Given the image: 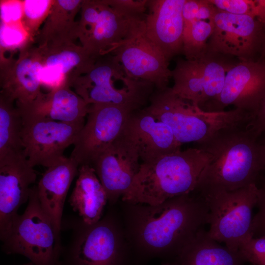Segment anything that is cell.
<instances>
[{
  "instance_id": "6da1fadb",
  "label": "cell",
  "mask_w": 265,
  "mask_h": 265,
  "mask_svg": "<svg viewBox=\"0 0 265 265\" xmlns=\"http://www.w3.org/2000/svg\"><path fill=\"white\" fill-rule=\"evenodd\" d=\"M248 124L222 129L197 144L210 159L193 192L205 197L257 184L265 171V143Z\"/></svg>"
},
{
  "instance_id": "7a4b0ae2",
  "label": "cell",
  "mask_w": 265,
  "mask_h": 265,
  "mask_svg": "<svg viewBox=\"0 0 265 265\" xmlns=\"http://www.w3.org/2000/svg\"><path fill=\"white\" fill-rule=\"evenodd\" d=\"M139 211L136 232L142 256H159L168 265L209 223L205 198L192 192L158 205H144Z\"/></svg>"
},
{
  "instance_id": "3957f363",
  "label": "cell",
  "mask_w": 265,
  "mask_h": 265,
  "mask_svg": "<svg viewBox=\"0 0 265 265\" xmlns=\"http://www.w3.org/2000/svg\"><path fill=\"white\" fill-rule=\"evenodd\" d=\"M210 159L209 154L196 147L143 162L122 199L133 205L155 206L190 193Z\"/></svg>"
},
{
  "instance_id": "277c9868",
  "label": "cell",
  "mask_w": 265,
  "mask_h": 265,
  "mask_svg": "<svg viewBox=\"0 0 265 265\" xmlns=\"http://www.w3.org/2000/svg\"><path fill=\"white\" fill-rule=\"evenodd\" d=\"M146 108L169 127L182 144L201 143L222 129L248 124L252 117L251 113L238 108L221 112L205 111L176 94L169 87L155 89Z\"/></svg>"
},
{
  "instance_id": "5b68a950",
  "label": "cell",
  "mask_w": 265,
  "mask_h": 265,
  "mask_svg": "<svg viewBox=\"0 0 265 265\" xmlns=\"http://www.w3.org/2000/svg\"><path fill=\"white\" fill-rule=\"evenodd\" d=\"M27 205L0 238L1 250L7 255L25 256L34 265H59L55 238L51 220L42 209L37 186H32Z\"/></svg>"
},
{
  "instance_id": "8992f818",
  "label": "cell",
  "mask_w": 265,
  "mask_h": 265,
  "mask_svg": "<svg viewBox=\"0 0 265 265\" xmlns=\"http://www.w3.org/2000/svg\"><path fill=\"white\" fill-rule=\"evenodd\" d=\"M257 184L204 198L209 208L208 235L228 248L238 251L253 238L252 211L258 199Z\"/></svg>"
},
{
  "instance_id": "52a82bcc",
  "label": "cell",
  "mask_w": 265,
  "mask_h": 265,
  "mask_svg": "<svg viewBox=\"0 0 265 265\" xmlns=\"http://www.w3.org/2000/svg\"><path fill=\"white\" fill-rule=\"evenodd\" d=\"M70 236L63 245L59 265H123L116 232L111 218L106 216L93 225L80 217L62 220Z\"/></svg>"
},
{
  "instance_id": "ba28073f",
  "label": "cell",
  "mask_w": 265,
  "mask_h": 265,
  "mask_svg": "<svg viewBox=\"0 0 265 265\" xmlns=\"http://www.w3.org/2000/svg\"><path fill=\"white\" fill-rule=\"evenodd\" d=\"M238 61L208 52L196 59L178 58L171 70L172 90L204 110L219 96L228 71Z\"/></svg>"
},
{
  "instance_id": "9c48e42d",
  "label": "cell",
  "mask_w": 265,
  "mask_h": 265,
  "mask_svg": "<svg viewBox=\"0 0 265 265\" xmlns=\"http://www.w3.org/2000/svg\"><path fill=\"white\" fill-rule=\"evenodd\" d=\"M213 22L208 52L234 57L239 61H256L262 57L265 43L263 24L249 16L217 8Z\"/></svg>"
},
{
  "instance_id": "30bf717a",
  "label": "cell",
  "mask_w": 265,
  "mask_h": 265,
  "mask_svg": "<svg viewBox=\"0 0 265 265\" xmlns=\"http://www.w3.org/2000/svg\"><path fill=\"white\" fill-rule=\"evenodd\" d=\"M134 109L111 104L91 105L70 158L79 166L91 165L120 136Z\"/></svg>"
},
{
  "instance_id": "8fae6325",
  "label": "cell",
  "mask_w": 265,
  "mask_h": 265,
  "mask_svg": "<svg viewBox=\"0 0 265 265\" xmlns=\"http://www.w3.org/2000/svg\"><path fill=\"white\" fill-rule=\"evenodd\" d=\"M22 141L29 164L48 168L65 156L73 145L85 122L66 123L47 119L23 117Z\"/></svg>"
},
{
  "instance_id": "7c38bea8",
  "label": "cell",
  "mask_w": 265,
  "mask_h": 265,
  "mask_svg": "<svg viewBox=\"0 0 265 265\" xmlns=\"http://www.w3.org/2000/svg\"><path fill=\"white\" fill-rule=\"evenodd\" d=\"M265 96V58L238 61L228 71L222 92L204 110L221 112L229 106L253 114Z\"/></svg>"
},
{
  "instance_id": "4fadbf2b",
  "label": "cell",
  "mask_w": 265,
  "mask_h": 265,
  "mask_svg": "<svg viewBox=\"0 0 265 265\" xmlns=\"http://www.w3.org/2000/svg\"><path fill=\"white\" fill-rule=\"evenodd\" d=\"M122 68L113 56L108 63L93 67L89 71L85 85L79 89L88 105L111 104L134 109L144 107L155 90L149 82L129 88L116 87L112 79Z\"/></svg>"
},
{
  "instance_id": "5bb4252c",
  "label": "cell",
  "mask_w": 265,
  "mask_h": 265,
  "mask_svg": "<svg viewBox=\"0 0 265 265\" xmlns=\"http://www.w3.org/2000/svg\"><path fill=\"white\" fill-rule=\"evenodd\" d=\"M186 0H147L144 35L169 61L182 53Z\"/></svg>"
},
{
  "instance_id": "9a60e30c",
  "label": "cell",
  "mask_w": 265,
  "mask_h": 265,
  "mask_svg": "<svg viewBox=\"0 0 265 265\" xmlns=\"http://www.w3.org/2000/svg\"><path fill=\"white\" fill-rule=\"evenodd\" d=\"M121 134L133 146L142 162L181 150L182 144L169 127L155 118L146 106L131 113Z\"/></svg>"
},
{
  "instance_id": "2e32d148",
  "label": "cell",
  "mask_w": 265,
  "mask_h": 265,
  "mask_svg": "<svg viewBox=\"0 0 265 265\" xmlns=\"http://www.w3.org/2000/svg\"><path fill=\"white\" fill-rule=\"evenodd\" d=\"M140 159L133 146L120 134L91 163L110 204L129 188L139 170Z\"/></svg>"
},
{
  "instance_id": "e0dca14e",
  "label": "cell",
  "mask_w": 265,
  "mask_h": 265,
  "mask_svg": "<svg viewBox=\"0 0 265 265\" xmlns=\"http://www.w3.org/2000/svg\"><path fill=\"white\" fill-rule=\"evenodd\" d=\"M114 58L131 78L149 82L155 89L168 87L169 62L145 38L144 33L112 51Z\"/></svg>"
},
{
  "instance_id": "ac0fdd59",
  "label": "cell",
  "mask_w": 265,
  "mask_h": 265,
  "mask_svg": "<svg viewBox=\"0 0 265 265\" xmlns=\"http://www.w3.org/2000/svg\"><path fill=\"white\" fill-rule=\"evenodd\" d=\"M36 178L24 154L0 161V238L19 215L20 207L28 201Z\"/></svg>"
},
{
  "instance_id": "d6986e66",
  "label": "cell",
  "mask_w": 265,
  "mask_h": 265,
  "mask_svg": "<svg viewBox=\"0 0 265 265\" xmlns=\"http://www.w3.org/2000/svg\"><path fill=\"white\" fill-rule=\"evenodd\" d=\"M79 165L66 157L47 168L37 186L40 205L53 224L55 238V251L60 258L63 245L61 232L64 206L68 190L78 175Z\"/></svg>"
},
{
  "instance_id": "ffe728a7",
  "label": "cell",
  "mask_w": 265,
  "mask_h": 265,
  "mask_svg": "<svg viewBox=\"0 0 265 265\" xmlns=\"http://www.w3.org/2000/svg\"><path fill=\"white\" fill-rule=\"evenodd\" d=\"M99 13L87 39L88 53H97L108 48L111 51L144 32L146 15L123 12L105 1L99 2Z\"/></svg>"
},
{
  "instance_id": "44dd1931",
  "label": "cell",
  "mask_w": 265,
  "mask_h": 265,
  "mask_svg": "<svg viewBox=\"0 0 265 265\" xmlns=\"http://www.w3.org/2000/svg\"><path fill=\"white\" fill-rule=\"evenodd\" d=\"M88 109L82 98L66 88L57 89L46 97L39 94L29 103L19 104L18 108L23 117L66 123L85 122Z\"/></svg>"
},
{
  "instance_id": "7402d4cb",
  "label": "cell",
  "mask_w": 265,
  "mask_h": 265,
  "mask_svg": "<svg viewBox=\"0 0 265 265\" xmlns=\"http://www.w3.org/2000/svg\"><path fill=\"white\" fill-rule=\"evenodd\" d=\"M107 201L106 193L94 168L89 165H80L69 199L73 211L85 224L93 225L102 218Z\"/></svg>"
},
{
  "instance_id": "603a6c76",
  "label": "cell",
  "mask_w": 265,
  "mask_h": 265,
  "mask_svg": "<svg viewBox=\"0 0 265 265\" xmlns=\"http://www.w3.org/2000/svg\"><path fill=\"white\" fill-rule=\"evenodd\" d=\"M240 252L211 238L204 229L168 265H243Z\"/></svg>"
},
{
  "instance_id": "cb8c5ba5",
  "label": "cell",
  "mask_w": 265,
  "mask_h": 265,
  "mask_svg": "<svg viewBox=\"0 0 265 265\" xmlns=\"http://www.w3.org/2000/svg\"><path fill=\"white\" fill-rule=\"evenodd\" d=\"M12 99L5 95L0 106V161L24 154L22 141L23 117L11 105Z\"/></svg>"
},
{
  "instance_id": "d4e9b609",
  "label": "cell",
  "mask_w": 265,
  "mask_h": 265,
  "mask_svg": "<svg viewBox=\"0 0 265 265\" xmlns=\"http://www.w3.org/2000/svg\"><path fill=\"white\" fill-rule=\"evenodd\" d=\"M213 18L199 17L184 24L182 53L185 59H196L207 53L208 42L213 29Z\"/></svg>"
},
{
  "instance_id": "484cf974",
  "label": "cell",
  "mask_w": 265,
  "mask_h": 265,
  "mask_svg": "<svg viewBox=\"0 0 265 265\" xmlns=\"http://www.w3.org/2000/svg\"><path fill=\"white\" fill-rule=\"evenodd\" d=\"M217 9L252 17L265 25V0H209Z\"/></svg>"
},
{
  "instance_id": "4316f807",
  "label": "cell",
  "mask_w": 265,
  "mask_h": 265,
  "mask_svg": "<svg viewBox=\"0 0 265 265\" xmlns=\"http://www.w3.org/2000/svg\"><path fill=\"white\" fill-rule=\"evenodd\" d=\"M239 252L245 262L252 265H265V236L253 238Z\"/></svg>"
},
{
  "instance_id": "83f0119b",
  "label": "cell",
  "mask_w": 265,
  "mask_h": 265,
  "mask_svg": "<svg viewBox=\"0 0 265 265\" xmlns=\"http://www.w3.org/2000/svg\"><path fill=\"white\" fill-rule=\"evenodd\" d=\"M258 211L253 217L252 232L253 238L265 236V177L258 186Z\"/></svg>"
},
{
  "instance_id": "f1b7e54d",
  "label": "cell",
  "mask_w": 265,
  "mask_h": 265,
  "mask_svg": "<svg viewBox=\"0 0 265 265\" xmlns=\"http://www.w3.org/2000/svg\"><path fill=\"white\" fill-rule=\"evenodd\" d=\"M80 60V56L78 53L66 51L49 56L46 61V66L54 67L63 74L78 64Z\"/></svg>"
},
{
  "instance_id": "f546056e",
  "label": "cell",
  "mask_w": 265,
  "mask_h": 265,
  "mask_svg": "<svg viewBox=\"0 0 265 265\" xmlns=\"http://www.w3.org/2000/svg\"><path fill=\"white\" fill-rule=\"evenodd\" d=\"M105 2L110 6L127 13L144 15L147 0H113Z\"/></svg>"
},
{
  "instance_id": "4dcf8cb0",
  "label": "cell",
  "mask_w": 265,
  "mask_h": 265,
  "mask_svg": "<svg viewBox=\"0 0 265 265\" xmlns=\"http://www.w3.org/2000/svg\"><path fill=\"white\" fill-rule=\"evenodd\" d=\"M49 4V0H26L24 4L25 14L30 19H36L40 18L47 10Z\"/></svg>"
},
{
  "instance_id": "1f68e13d",
  "label": "cell",
  "mask_w": 265,
  "mask_h": 265,
  "mask_svg": "<svg viewBox=\"0 0 265 265\" xmlns=\"http://www.w3.org/2000/svg\"><path fill=\"white\" fill-rule=\"evenodd\" d=\"M248 126L260 136L265 133V96L253 114Z\"/></svg>"
},
{
  "instance_id": "d6a6232c",
  "label": "cell",
  "mask_w": 265,
  "mask_h": 265,
  "mask_svg": "<svg viewBox=\"0 0 265 265\" xmlns=\"http://www.w3.org/2000/svg\"><path fill=\"white\" fill-rule=\"evenodd\" d=\"M23 35L18 29L3 25L0 28V44L5 46L19 44L23 40Z\"/></svg>"
},
{
  "instance_id": "836d02e7",
  "label": "cell",
  "mask_w": 265,
  "mask_h": 265,
  "mask_svg": "<svg viewBox=\"0 0 265 265\" xmlns=\"http://www.w3.org/2000/svg\"><path fill=\"white\" fill-rule=\"evenodd\" d=\"M0 15L5 22L18 20L22 15V7L17 1H11L3 4L0 7Z\"/></svg>"
},
{
  "instance_id": "e575fe53",
  "label": "cell",
  "mask_w": 265,
  "mask_h": 265,
  "mask_svg": "<svg viewBox=\"0 0 265 265\" xmlns=\"http://www.w3.org/2000/svg\"><path fill=\"white\" fill-rule=\"evenodd\" d=\"M62 73L56 68L52 66L42 67L39 73L40 81L52 84L58 80Z\"/></svg>"
},
{
  "instance_id": "d590c367",
  "label": "cell",
  "mask_w": 265,
  "mask_h": 265,
  "mask_svg": "<svg viewBox=\"0 0 265 265\" xmlns=\"http://www.w3.org/2000/svg\"><path fill=\"white\" fill-rule=\"evenodd\" d=\"M60 6L65 10H72L74 9L80 2V0H58V1Z\"/></svg>"
},
{
  "instance_id": "8d00e7d4",
  "label": "cell",
  "mask_w": 265,
  "mask_h": 265,
  "mask_svg": "<svg viewBox=\"0 0 265 265\" xmlns=\"http://www.w3.org/2000/svg\"><path fill=\"white\" fill-rule=\"evenodd\" d=\"M262 57L263 58H265V46H264L263 52V54H262Z\"/></svg>"
},
{
  "instance_id": "74e56055",
  "label": "cell",
  "mask_w": 265,
  "mask_h": 265,
  "mask_svg": "<svg viewBox=\"0 0 265 265\" xmlns=\"http://www.w3.org/2000/svg\"><path fill=\"white\" fill-rule=\"evenodd\" d=\"M34 265V264H33L32 262H29L27 263H26V264H24L23 265Z\"/></svg>"
},
{
  "instance_id": "f35d334b",
  "label": "cell",
  "mask_w": 265,
  "mask_h": 265,
  "mask_svg": "<svg viewBox=\"0 0 265 265\" xmlns=\"http://www.w3.org/2000/svg\"><path fill=\"white\" fill-rule=\"evenodd\" d=\"M264 141V142H265V140Z\"/></svg>"
}]
</instances>
